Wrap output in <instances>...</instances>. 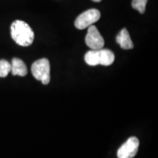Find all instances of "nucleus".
<instances>
[{"label":"nucleus","mask_w":158,"mask_h":158,"mask_svg":"<svg viewBox=\"0 0 158 158\" xmlns=\"http://www.w3.org/2000/svg\"><path fill=\"white\" fill-rule=\"evenodd\" d=\"M10 32L13 40L21 46H29L34 41V31L28 23L23 21L17 20L12 23Z\"/></svg>","instance_id":"1"},{"label":"nucleus","mask_w":158,"mask_h":158,"mask_svg":"<svg viewBox=\"0 0 158 158\" xmlns=\"http://www.w3.org/2000/svg\"><path fill=\"white\" fill-rule=\"evenodd\" d=\"M85 62L90 66L101 64L109 66L113 64L115 59L114 54L108 49H99L88 51L84 56Z\"/></svg>","instance_id":"2"},{"label":"nucleus","mask_w":158,"mask_h":158,"mask_svg":"<svg viewBox=\"0 0 158 158\" xmlns=\"http://www.w3.org/2000/svg\"><path fill=\"white\" fill-rule=\"evenodd\" d=\"M31 73L37 80L43 84H48L51 80L50 62L47 59L43 58L35 61L31 65Z\"/></svg>","instance_id":"3"},{"label":"nucleus","mask_w":158,"mask_h":158,"mask_svg":"<svg viewBox=\"0 0 158 158\" xmlns=\"http://www.w3.org/2000/svg\"><path fill=\"white\" fill-rule=\"evenodd\" d=\"M100 18V13L98 10H88L77 17L75 21V26L78 29H84L97 22Z\"/></svg>","instance_id":"4"},{"label":"nucleus","mask_w":158,"mask_h":158,"mask_svg":"<svg viewBox=\"0 0 158 158\" xmlns=\"http://www.w3.org/2000/svg\"><path fill=\"white\" fill-rule=\"evenodd\" d=\"M85 42L88 47L92 50H99L103 48L105 41L103 37L95 26L91 25L89 27L87 35L85 37Z\"/></svg>","instance_id":"5"},{"label":"nucleus","mask_w":158,"mask_h":158,"mask_svg":"<svg viewBox=\"0 0 158 158\" xmlns=\"http://www.w3.org/2000/svg\"><path fill=\"white\" fill-rule=\"evenodd\" d=\"M139 140L136 137H131L122 146L117 152L118 158H133L138 152Z\"/></svg>","instance_id":"6"},{"label":"nucleus","mask_w":158,"mask_h":158,"mask_svg":"<svg viewBox=\"0 0 158 158\" xmlns=\"http://www.w3.org/2000/svg\"><path fill=\"white\" fill-rule=\"evenodd\" d=\"M116 42L120 45L122 48L128 50V49L133 48V43L130 38V34L127 29H123L118 32L116 38Z\"/></svg>","instance_id":"7"},{"label":"nucleus","mask_w":158,"mask_h":158,"mask_svg":"<svg viewBox=\"0 0 158 158\" xmlns=\"http://www.w3.org/2000/svg\"><path fill=\"white\" fill-rule=\"evenodd\" d=\"M11 73L13 76H25L28 73L25 63L21 59L14 58L12 60Z\"/></svg>","instance_id":"8"},{"label":"nucleus","mask_w":158,"mask_h":158,"mask_svg":"<svg viewBox=\"0 0 158 158\" xmlns=\"http://www.w3.org/2000/svg\"><path fill=\"white\" fill-rule=\"evenodd\" d=\"M11 72V64L5 60H0V78H5Z\"/></svg>","instance_id":"9"},{"label":"nucleus","mask_w":158,"mask_h":158,"mask_svg":"<svg viewBox=\"0 0 158 158\" xmlns=\"http://www.w3.org/2000/svg\"><path fill=\"white\" fill-rule=\"evenodd\" d=\"M147 2L148 0H132V7L133 9L143 14L146 10Z\"/></svg>","instance_id":"10"},{"label":"nucleus","mask_w":158,"mask_h":158,"mask_svg":"<svg viewBox=\"0 0 158 158\" xmlns=\"http://www.w3.org/2000/svg\"><path fill=\"white\" fill-rule=\"evenodd\" d=\"M92 1H94V2H100L101 1V0H92Z\"/></svg>","instance_id":"11"}]
</instances>
